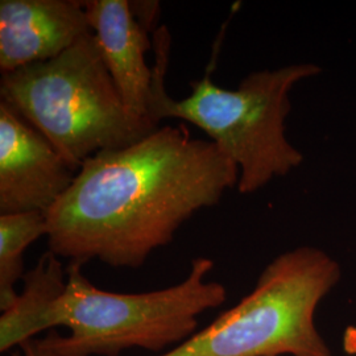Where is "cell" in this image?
I'll use <instances>...</instances> for the list:
<instances>
[{
    "instance_id": "obj_6",
    "label": "cell",
    "mask_w": 356,
    "mask_h": 356,
    "mask_svg": "<svg viewBox=\"0 0 356 356\" xmlns=\"http://www.w3.org/2000/svg\"><path fill=\"white\" fill-rule=\"evenodd\" d=\"M76 175L51 141L0 101V214H47Z\"/></svg>"
},
{
    "instance_id": "obj_13",
    "label": "cell",
    "mask_w": 356,
    "mask_h": 356,
    "mask_svg": "<svg viewBox=\"0 0 356 356\" xmlns=\"http://www.w3.org/2000/svg\"><path fill=\"white\" fill-rule=\"evenodd\" d=\"M343 351L348 355L356 356V326H347L342 337Z\"/></svg>"
},
{
    "instance_id": "obj_9",
    "label": "cell",
    "mask_w": 356,
    "mask_h": 356,
    "mask_svg": "<svg viewBox=\"0 0 356 356\" xmlns=\"http://www.w3.org/2000/svg\"><path fill=\"white\" fill-rule=\"evenodd\" d=\"M66 270L57 254L47 251L38 264L26 270L23 289L0 317V353L32 341V325L41 310L64 292Z\"/></svg>"
},
{
    "instance_id": "obj_4",
    "label": "cell",
    "mask_w": 356,
    "mask_h": 356,
    "mask_svg": "<svg viewBox=\"0 0 356 356\" xmlns=\"http://www.w3.org/2000/svg\"><path fill=\"white\" fill-rule=\"evenodd\" d=\"M0 97L76 173L91 156L126 148L157 129L129 113L94 33L53 60L3 73Z\"/></svg>"
},
{
    "instance_id": "obj_12",
    "label": "cell",
    "mask_w": 356,
    "mask_h": 356,
    "mask_svg": "<svg viewBox=\"0 0 356 356\" xmlns=\"http://www.w3.org/2000/svg\"><path fill=\"white\" fill-rule=\"evenodd\" d=\"M13 356H60L54 353H51V350L42 347L38 343V339H32L28 341L26 343L22 344L20 347H17V350L13 353Z\"/></svg>"
},
{
    "instance_id": "obj_10",
    "label": "cell",
    "mask_w": 356,
    "mask_h": 356,
    "mask_svg": "<svg viewBox=\"0 0 356 356\" xmlns=\"http://www.w3.org/2000/svg\"><path fill=\"white\" fill-rule=\"evenodd\" d=\"M41 236H47V214L31 211L0 214V310L17 298L16 284L26 275L23 254Z\"/></svg>"
},
{
    "instance_id": "obj_5",
    "label": "cell",
    "mask_w": 356,
    "mask_h": 356,
    "mask_svg": "<svg viewBox=\"0 0 356 356\" xmlns=\"http://www.w3.org/2000/svg\"><path fill=\"white\" fill-rule=\"evenodd\" d=\"M341 276L325 251L289 250L263 269L239 304L159 356H331L316 313Z\"/></svg>"
},
{
    "instance_id": "obj_7",
    "label": "cell",
    "mask_w": 356,
    "mask_h": 356,
    "mask_svg": "<svg viewBox=\"0 0 356 356\" xmlns=\"http://www.w3.org/2000/svg\"><path fill=\"white\" fill-rule=\"evenodd\" d=\"M90 33L85 1L1 0V74L53 60Z\"/></svg>"
},
{
    "instance_id": "obj_2",
    "label": "cell",
    "mask_w": 356,
    "mask_h": 356,
    "mask_svg": "<svg viewBox=\"0 0 356 356\" xmlns=\"http://www.w3.org/2000/svg\"><path fill=\"white\" fill-rule=\"evenodd\" d=\"M170 40L166 26L153 33L156 63L148 118L154 124L179 119L201 128L238 166L236 188L242 194L260 191L302 164V153L285 136V118L292 107L289 92L298 82L318 74L321 67L297 64L254 72L232 90L216 85L207 70L191 82L189 97L176 101L165 88Z\"/></svg>"
},
{
    "instance_id": "obj_11",
    "label": "cell",
    "mask_w": 356,
    "mask_h": 356,
    "mask_svg": "<svg viewBox=\"0 0 356 356\" xmlns=\"http://www.w3.org/2000/svg\"><path fill=\"white\" fill-rule=\"evenodd\" d=\"M131 8L138 22L149 32L160 10L159 1H131Z\"/></svg>"
},
{
    "instance_id": "obj_8",
    "label": "cell",
    "mask_w": 356,
    "mask_h": 356,
    "mask_svg": "<svg viewBox=\"0 0 356 356\" xmlns=\"http://www.w3.org/2000/svg\"><path fill=\"white\" fill-rule=\"evenodd\" d=\"M85 8L104 64L126 107L131 114L149 119L152 69L145 61V51L151 47L148 31L138 22L127 0H90L85 1Z\"/></svg>"
},
{
    "instance_id": "obj_1",
    "label": "cell",
    "mask_w": 356,
    "mask_h": 356,
    "mask_svg": "<svg viewBox=\"0 0 356 356\" xmlns=\"http://www.w3.org/2000/svg\"><path fill=\"white\" fill-rule=\"evenodd\" d=\"M239 169L214 141L184 126L157 128L88 159L47 213L49 251L70 264L143 267L195 213L236 186Z\"/></svg>"
},
{
    "instance_id": "obj_3",
    "label": "cell",
    "mask_w": 356,
    "mask_h": 356,
    "mask_svg": "<svg viewBox=\"0 0 356 356\" xmlns=\"http://www.w3.org/2000/svg\"><path fill=\"white\" fill-rule=\"evenodd\" d=\"M214 261L195 257L188 276L165 289L144 293H114L98 289L83 275L82 266L66 268L64 292L42 309L32 326L33 338L60 356H119L131 348L154 354L176 348L195 334L204 312L226 301L223 284L209 281ZM169 351V350H168Z\"/></svg>"
}]
</instances>
